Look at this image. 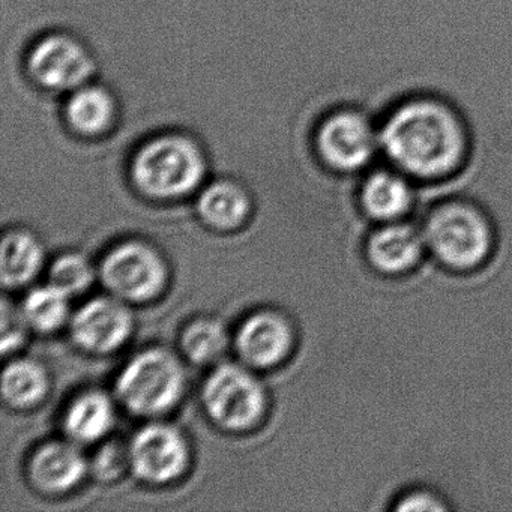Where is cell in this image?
Instances as JSON below:
<instances>
[{
	"label": "cell",
	"mask_w": 512,
	"mask_h": 512,
	"mask_svg": "<svg viewBox=\"0 0 512 512\" xmlns=\"http://www.w3.org/2000/svg\"><path fill=\"white\" fill-rule=\"evenodd\" d=\"M380 154L394 169L421 182L448 181L464 172L472 154L466 118L448 98L407 95L379 119Z\"/></svg>",
	"instance_id": "6da1fadb"
},
{
	"label": "cell",
	"mask_w": 512,
	"mask_h": 512,
	"mask_svg": "<svg viewBox=\"0 0 512 512\" xmlns=\"http://www.w3.org/2000/svg\"><path fill=\"white\" fill-rule=\"evenodd\" d=\"M421 230L427 250L449 271H476L493 254V224L487 212L472 200L437 203Z\"/></svg>",
	"instance_id": "7a4b0ae2"
},
{
	"label": "cell",
	"mask_w": 512,
	"mask_h": 512,
	"mask_svg": "<svg viewBox=\"0 0 512 512\" xmlns=\"http://www.w3.org/2000/svg\"><path fill=\"white\" fill-rule=\"evenodd\" d=\"M203 175L202 152L185 137L152 140L134 158V182L143 193L157 199H175L191 193Z\"/></svg>",
	"instance_id": "3957f363"
},
{
	"label": "cell",
	"mask_w": 512,
	"mask_h": 512,
	"mask_svg": "<svg viewBox=\"0 0 512 512\" xmlns=\"http://www.w3.org/2000/svg\"><path fill=\"white\" fill-rule=\"evenodd\" d=\"M184 386V368L176 356L164 349H149L125 365L116 391L130 412L152 416L172 409Z\"/></svg>",
	"instance_id": "277c9868"
},
{
	"label": "cell",
	"mask_w": 512,
	"mask_h": 512,
	"mask_svg": "<svg viewBox=\"0 0 512 512\" xmlns=\"http://www.w3.org/2000/svg\"><path fill=\"white\" fill-rule=\"evenodd\" d=\"M365 107H343L323 119L316 133L320 158L335 172L359 173L380 154L379 119Z\"/></svg>",
	"instance_id": "5b68a950"
},
{
	"label": "cell",
	"mask_w": 512,
	"mask_h": 512,
	"mask_svg": "<svg viewBox=\"0 0 512 512\" xmlns=\"http://www.w3.org/2000/svg\"><path fill=\"white\" fill-rule=\"evenodd\" d=\"M203 403L215 424L226 430H247L262 418L265 392L250 371L224 364L206 380Z\"/></svg>",
	"instance_id": "8992f818"
},
{
	"label": "cell",
	"mask_w": 512,
	"mask_h": 512,
	"mask_svg": "<svg viewBox=\"0 0 512 512\" xmlns=\"http://www.w3.org/2000/svg\"><path fill=\"white\" fill-rule=\"evenodd\" d=\"M101 280L118 298L140 302L163 290L167 269L154 248L127 242L107 254L101 263Z\"/></svg>",
	"instance_id": "52a82bcc"
},
{
	"label": "cell",
	"mask_w": 512,
	"mask_h": 512,
	"mask_svg": "<svg viewBox=\"0 0 512 512\" xmlns=\"http://www.w3.org/2000/svg\"><path fill=\"white\" fill-rule=\"evenodd\" d=\"M128 454L134 472L154 484H163L181 475L188 461L184 437L175 427L166 424H152L140 430Z\"/></svg>",
	"instance_id": "ba28073f"
},
{
	"label": "cell",
	"mask_w": 512,
	"mask_h": 512,
	"mask_svg": "<svg viewBox=\"0 0 512 512\" xmlns=\"http://www.w3.org/2000/svg\"><path fill=\"white\" fill-rule=\"evenodd\" d=\"M29 70L37 82L56 91L79 88L92 74L88 53L73 38L52 35L32 50Z\"/></svg>",
	"instance_id": "9c48e42d"
},
{
	"label": "cell",
	"mask_w": 512,
	"mask_h": 512,
	"mask_svg": "<svg viewBox=\"0 0 512 512\" xmlns=\"http://www.w3.org/2000/svg\"><path fill=\"white\" fill-rule=\"evenodd\" d=\"M133 317L122 302L112 298L92 299L71 320L77 344L91 352H112L130 337Z\"/></svg>",
	"instance_id": "30bf717a"
},
{
	"label": "cell",
	"mask_w": 512,
	"mask_h": 512,
	"mask_svg": "<svg viewBox=\"0 0 512 512\" xmlns=\"http://www.w3.org/2000/svg\"><path fill=\"white\" fill-rule=\"evenodd\" d=\"M422 230L403 223H385L371 233L367 241L368 262L380 274L401 275L413 271L424 256Z\"/></svg>",
	"instance_id": "8fae6325"
},
{
	"label": "cell",
	"mask_w": 512,
	"mask_h": 512,
	"mask_svg": "<svg viewBox=\"0 0 512 512\" xmlns=\"http://www.w3.org/2000/svg\"><path fill=\"white\" fill-rule=\"evenodd\" d=\"M292 343V328L274 311H259L248 317L236 335L239 355L254 367L268 368L283 361Z\"/></svg>",
	"instance_id": "7c38bea8"
},
{
	"label": "cell",
	"mask_w": 512,
	"mask_h": 512,
	"mask_svg": "<svg viewBox=\"0 0 512 512\" xmlns=\"http://www.w3.org/2000/svg\"><path fill=\"white\" fill-rule=\"evenodd\" d=\"M413 202L415 191L409 176L392 166L371 170L359 187L362 211L380 224L403 220Z\"/></svg>",
	"instance_id": "4fadbf2b"
},
{
	"label": "cell",
	"mask_w": 512,
	"mask_h": 512,
	"mask_svg": "<svg viewBox=\"0 0 512 512\" xmlns=\"http://www.w3.org/2000/svg\"><path fill=\"white\" fill-rule=\"evenodd\" d=\"M86 472V460L74 445L52 442L41 446L31 460V478L38 488L50 493L79 484Z\"/></svg>",
	"instance_id": "5bb4252c"
},
{
	"label": "cell",
	"mask_w": 512,
	"mask_h": 512,
	"mask_svg": "<svg viewBox=\"0 0 512 512\" xmlns=\"http://www.w3.org/2000/svg\"><path fill=\"white\" fill-rule=\"evenodd\" d=\"M115 422V409L101 392H86L68 407L65 430L77 442L91 443L106 436Z\"/></svg>",
	"instance_id": "9a60e30c"
},
{
	"label": "cell",
	"mask_w": 512,
	"mask_h": 512,
	"mask_svg": "<svg viewBox=\"0 0 512 512\" xmlns=\"http://www.w3.org/2000/svg\"><path fill=\"white\" fill-rule=\"evenodd\" d=\"M43 248L28 232L8 233L2 242L0 277L5 287H19L31 281L43 265Z\"/></svg>",
	"instance_id": "2e32d148"
},
{
	"label": "cell",
	"mask_w": 512,
	"mask_h": 512,
	"mask_svg": "<svg viewBox=\"0 0 512 512\" xmlns=\"http://www.w3.org/2000/svg\"><path fill=\"white\" fill-rule=\"evenodd\" d=\"M250 200L247 194L232 182L220 181L209 185L199 199V212L209 226L233 229L247 218Z\"/></svg>",
	"instance_id": "e0dca14e"
},
{
	"label": "cell",
	"mask_w": 512,
	"mask_h": 512,
	"mask_svg": "<svg viewBox=\"0 0 512 512\" xmlns=\"http://www.w3.org/2000/svg\"><path fill=\"white\" fill-rule=\"evenodd\" d=\"M115 116V103L109 92L97 86L79 89L67 106V118L74 130L86 136L104 133Z\"/></svg>",
	"instance_id": "ac0fdd59"
},
{
	"label": "cell",
	"mask_w": 512,
	"mask_h": 512,
	"mask_svg": "<svg viewBox=\"0 0 512 512\" xmlns=\"http://www.w3.org/2000/svg\"><path fill=\"white\" fill-rule=\"evenodd\" d=\"M49 388L46 371L29 359L11 362L2 376V392L8 403L17 407L32 406L46 395Z\"/></svg>",
	"instance_id": "d6986e66"
},
{
	"label": "cell",
	"mask_w": 512,
	"mask_h": 512,
	"mask_svg": "<svg viewBox=\"0 0 512 512\" xmlns=\"http://www.w3.org/2000/svg\"><path fill=\"white\" fill-rule=\"evenodd\" d=\"M25 320L38 331H55L70 313V295L55 284L32 290L23 304Z\"/></svg>",
	"instance_id": "ffe728a7"
},
{
	"label": "cell",
	"mask_w": 512,
	"mask_h": 512,
	"mask_svg": "<svg viewBox=\"0 0 512 512\" xmlns=\"http://www.w3.org/2000/svg\"><path fill=\"white\" fill-rule=\"evenodd\" d=\"M182 350L196 364H209L223 355L227 332L214 319H200L188 325L181 338Z\"/></svg>",
	"instance_id": "44dd1931"
},
{
	"label": "cell",
	"mask_w": 512,
	"mask_h": 512,
	"mask_svg": "<svg viewBox=\"0 0 512 512\" xmlns=\"http://www.w3.org/2000/svg\"><path fill=\"white\" fill-rule=\"evenodd\" d=\"M94 271L85 257L65 254L53 263L50 281L68 295H76L91 286Z\"/></svg>",
	"instance_id": "7402d4cb"
},
{
	"label": "cell",
	"mask_w": 512,
	"mask_h": 512,
	"mask_svg": "<svg viewBox=\"0 0 512 512\" xmlns=\"http://www.w3.org/2000/svg\"><path fill=\"white\" fill-rule=\"evenodd\" d=\"M130 460V454L121 445L112 442L100 449L94 460V470L101 479L118 478L124 470L125 463Z\"/></svg>",
	"instance_id": "603a6c76"
},
{
	"label": "cell",
	"mask_w": 512,
	"mask_h": 512,
	"mask_svg": "<svg viewBox=\"0 0 512 512\" xmlns=\"http://www.w3.org/2000/svg\"><path fill=\"white\" fill-rule=\"evenodd\" d=\"M394 509L400 512H437L445 511L448 506L433 491L413 490L403 494L395 503Z\"/></svg>",
	"instance_id": "cb8c5ba5"
}]
</instances>
